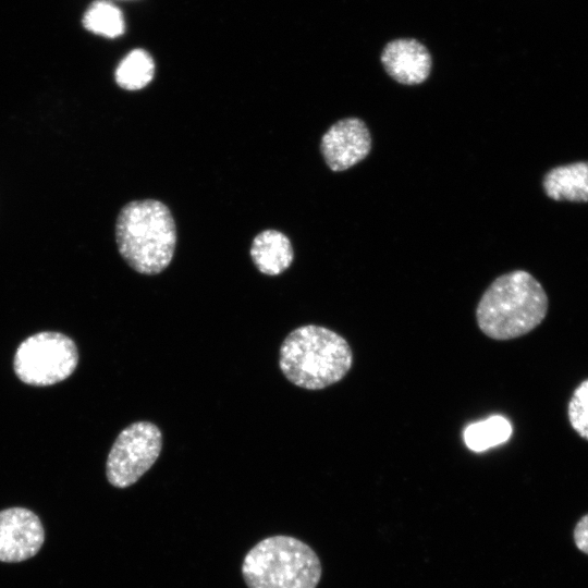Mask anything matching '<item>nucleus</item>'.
Returning <instances> with one entry per match:
<instances>
[{
    "mask_svg": "<svg viewBox=\"0 0 588 588\" xmlns=\"http://www.w3.org/2000/svg\"><path fill=\"white\" fill-rule=\"evenodd\" d=\"M155 75V62L144 49L127 53L115 70L117 84L126 90H138L147 86Z\"/></svg>",
    "mask_w": 588,
    "mask_h": 588,
    "instance_id": "nucleus-13",
    "label": "nucleus"
},
{
    "mask_svg": "<svg viewBox=\"0 0 588 588\" xmlns=\"http://www.w3.org/2000/svg\"><path fill=\"white\" fill-rule=\"evenodd\" d=\"M543 188L555 200H588V161L552 169L543 180Z\"/></svg>",
    "mask_w": 588,
    "mask_h": 588,
    "instance_id": "nucleus-11",
    "label": "nucleus"
},
{
    "mask_svg": "<svg viewBox=\"0 0 588 588\" xmlns=\"http://www.w3.org/2000/svg\"><path fill=\"white\" fill-rule=\"evenodd\" d=\"M510 421L500 415L474 422L464 430L465 444L475 452H482L506 442L512 434Z\"/></svg>",
    "mask_w": 588,
    "mask_h": 588,
    "instance_id": "nucleus-12",
    "label": "nucleus"
},
{
    "mask_svg": "<svg viewBox=\"0 0 588 588\" xmlns=\"http://www.w3.org/2000/svg\"><path fill=\"white\" fill-rule=\"evenodd\" d=\"M120 255L135 271L157 274L171 262L176 229L170 209L156 199L133 200L120 211L115 222Z\"/></svg>",
    "mask_w": 588,
    "mask_h": 588,
    "instance_id": "nucleus-3",
    "label": "nucleus"
},
{
    "mask_svg": "<svg viewBox=\"0 0 588 588\" xmlns=\"http://www.w3.org/2000/svg\"><path fill=\"white\" fill-rule=\"evenodd\" d=\"M279 365L293 384L320 390L342 380L353 364V352L339 333L315 324L287 334L280 347Z\"/></svg>",
    "mask_w": 588,
    "mask_h": 588,
    "instance_id": "nucleus-2",
    "label": "nucleus"
},
{
    "mask_svg": "<svg viewBox=\"0 0 588 588\" xmlns=\"http://www.w3.org/2000/svg\"><path fill=\"white\" fill-rule=\"evenodd\" d=\"M45 541L39 517L25 507L0 511V562L17 563L37 554Z\"/></svg>",
    "mask_w": 588,
    "mask_h": 588,
    "instance_id": "nucleus-7",
    "label": "nucleus"
},
{
    "mask_svg": "<svg viewBox=\"0 0 588 588\" xmlns=\"http://www.w3.org/2000/svg\"><path fill=\"white\" fill-rule=\"evenodd\" d=\"M250 257L261 273L278 275L291 266L294 252L285 234L277 230H265L253 240Z\"/></svg>",
    "mask_w": 588,
    "mask_h": 588,
    "instance_id": "nucleus-10",
    "label": "nucleus"
},
{
    "mask_svg": "<svg viewBox=\"0 0 588 588\" xmlns=\"http://www.w3.org/2000/svg\"><path fill=\"white\" fill-rule=\"evenodd\" d=\"M320 149L332 171H344L362 161L371 149V136L358 118H345L322 135Z\"/></svg>",
    "mask_w": 588,
    "mask_h": 588,
    "instance_id": "nucleus-8",
    "label": "nucleus"
},
{
    "mask_svg": "<svg viewBox=\"0 0 588 588\" xmlns=\"http://www.w3.org/2000/svg\"><path fill=\"white\" fill-rule=\"evenodd\" d=\"M84 27L97 35L115 38L124 33V19L119 8L106 0L91 3L83 17Z\"/></svg>",
    "mask_w": 588,
    "mask_h": 588,
    "instance_id": "nucleus-14",
    "label": "nucleus"
},
{
    "mask_svg": "<svg viewBox=\"0 0 588 588\" xmlns=\"http://www.w3.org/2000/svg\"><path fill=\"white\" fill-rule=\"evenodd\" d=\"M77 364L78 351L74 341L63 333L45 331L20 344L13 368L22 382L47 387L65 380Z\"/></svg>",
    "mask_w": 588,
    "mask_h": 588,
    "instance_id": "nucleus-5",
    "label": "nucleus"
},
{
    "mask_svg": "<svg viewBox=\"0 0 588 588\" xmlns=\"http://www.w3.org/2000/svg\"><path fill=\"white\" fill-rule=\"evenodd\" d=\"M381 62L393 79L405 85L422 83L431 70L427 48L415 39L390 41L383 49Z\"/></svg>",
    "mask_w": 588,
    "mask_h": 588,
    "instance_id": "nucleus-9",
    "label": "nucleus"
},
{
    "mask_svg": "<svg viewBox=\"0 0 588 588\" xmlns=\"http://www.w3.org/2000/svg\"><path fill=\"white\" fill-rule=\"evenodd\" d=\"M161 449L162 434L155 424H131L119 433L108 454V481L115 488L132 486L151 468Z\"/></svg>",
    "mask_w": 588,
    "mask_h": 588,
    "instance_id": "nucleus-6",
    "label": "nucleus"
},
{
    "mask_svg": "<svg viewBox=\"0 0 588 588\" xmlns=\"http://www.w3.org/2000/svg\"><path fill=\"white\" fill-rule=\"evenodd\" d=\"M548 304L539 281L526 271H511L497 278L482 294L476 309L477 324L493 340H512L538 327Z\"/></svg>",
    "mask_w": 588,
    "mask_h": 588,
    "instance_id": "nucleus-1",
    "label": "nucleus"
},
{
    "mask_svg": "<svg viewBox=\"0 0 588 588\" xmlns=\"http://www.w3.org/2000/svg\"><path fill=\"white\" fill-rule=\"evenodd\" d=\"M567 416L573 429L588 441V379L580 382L573 392Z\"/></svg>",
    "mask_w": 588,
    "mask_h": 588,
    "instance_id": "nucleus-15",
    "label": "nucleus"
},
{
    "mask_svg": "<svg viewBox=\"0 0 588 588\" xmlns=\"http://www.w3.org/2000/svg\"><path fill=\"white\" fill-rule=\"evenodd\" d=\"M242 574L248 588H316L322 567L307 543L275 535L262 539L246 553Z\"/></svg>",
    "mask_w": 588,
    "mask_h": 588,
    "instance_id": "nucleus-4",
    "label": "nucleus"
},
{
    "mask_svg": "<svg viewBox=\"0 0 588 588\" xmlns=\"http://www.w3.org/2000/svg\"><path fill=\"white\" fill-rule=\"evenodd\" d=\"M576 548L588 555V513L579 518L573 530Z\"/></svg>",
    "mask_w": 588,
    "mask_h": 588,
    "instance_id": "nucleus-16",
    "label": "nucleus"
}]
</instances>
